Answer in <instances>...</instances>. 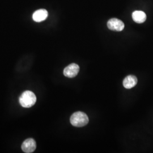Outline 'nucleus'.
Returning <instances> with one entry per match:
<instances>
[{"instance_id":"obj_1","label":"nucleus","mask_w":153,"mask_h":153,"mask_svg":"<svg viewBox=\"0 0 153 153\" xmlns=\"http://www.w3.org/2000/svg\"><path fill=\"white\" fill-rule=\"evenodd\" d=\"M36 97L31 91H26L22 93L19 98V103L23 107L30 108L36 103Z\"/></svg>"},{"instance_id":"obj_2","label":"nucleus","mask_w":153,"mask_h":153,"mask_svg":"<svg viewBox=\"0 0 153 153\" xmlns=\"http://www.w3.org/2000/svg\"><path fill=\"white\" fill-rule=\"evenodd\" d=\"M88 123V116L82 112H76L71 117V123L72 126L76 127H82L86 126Z\"/></svg>"},{"instance_id":"obj_3","label":"nucleus","mask_w":153,"mask_h":153,"mask_svg":"<svg viewBox=\"0 0 153 153\" xmlns=\"http://www.w3.org/2000/svg\"><path fill=\"white\" fill-rule=\"evenodd\" d=\"M124 23L117 18H112L107 22V27L109 30L116 31H121L124 28Z\"/></svg>"},{"instance_id":"obj_4","label":"nucleus","mask_w":153,"mask_h":153,"mask_svg":"<svg viewBox=\"0 0 153 153\" xmlns=\"http://www.w3.org/2000/svg\"><path fill=\"white\" fill-rule=\"evenodd\" d=\"M79 71V66L76 64H71L66 66L64 70V75L68 78L76 76Z\"/></svg>"},{"instance_id":"obj_5","label":"nucleus","mask_w":153,"mask_h":153,"mask_svg":"<svg viewBox=\"0 0 153 153\" xmlns=\"http://www.w3.org/2000/svg\"><path fill=\"white\" fill-rule=\"evenodd\" d=\"M36 148V142L33 138H28L22 143V150L25 153H33L35 150Z\"/></svg>"},{"instance_id":"obj_6","label":"nucleus","mask_w":153,"mask_h":153,"mask_svg":"<svg viewBox=\"0 0 153 153\" xmlns=\"http://www.w3.org/2000/svg\"><path fill=\"white\" fill-rule=\"evenodd\" d=\"M48 15V11L45 9H39L33 14V20L36 22H42L46 19Z\"/></svg>"},{"instance_id":"obj_7","label":"nucleus","mask_w":153,"mask_h":153,"mask_svg":"<svg viewBox=\"0 0 153 153\" xmlns=\"http://www.w3.org/2000/svg\"><path fill=\"white\" fill-rule=\"evenodd\" d=\"M137 81L136 76L130 75L126 76L123 81V86L126 88L130 89L134 88L137 85Z\"/></svg>"},{"instance_id":"obj_8","label":"nucleus","mask_w":153,"mask_h":153,"mask_svg":"<svg viewBox=\"0 0 153 153\" xmlns=\"http://www.w3.org/2000/svg\"><path fill=\"white\" fill-rule=\"evenodd\" d=\"M133 21L137 23H142L146 20V15L142 11H134L132 13Z\"/></svg>"}]
</instances>
